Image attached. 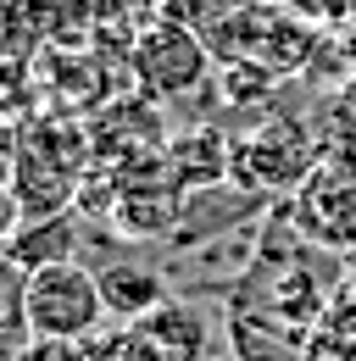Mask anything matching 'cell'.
<instances>
[{
    "label": "cell",
    "mask_w": 356,
    "mask_h": 361,
    "mask_svg": "<svg viewBox=\"0 0 356 361\" xmlns=\"http://www.w3.org/2000/svg\"><path fill=\"white\" fill-rule=\"evenodd\" d=\"M100 272V295H106V312L117 322H145L150 312L167 306V278L150 267V262H106Z\"/></svg>",
    "instance_id": "6"
},
{
    "label": "cell",
    "mask_w": 356,
    "mask_h": 361,
    "mask_svg": "<svg viewBox=\"0 0 356 361\" xmlns=\"http://www.w3.org/2000/svg\"><path fill=\"white\" fill-rule=\"evenodd\" d=\"M23 317H28V339H95L106 328V295H100V272L84 262H56L23 278Z\"/></svg>",
    "instance_id": "1"
},
{
    "label": "cell",
    "mask_w": 356,
    "mask_h": 361,
    "mask_svg": "<svg viewBox=\"0 0 356 361\" xmlns=\"http://www.w3.org/2000/svg\"><path fill=\"white\" fill-rule=\"evenodd\" d=\"M351 289H356V256H351Z\"/></svg>",
    "instance_id": "11"
},
{
    "label": "cell",
    "mask_w": 356,
    "mask_h": 361,
    "mask_svg": "<svg viewBox=\"0 0 356 361\" xmlns=\"http://www.w3.org/2000/svg\"><path fill=\"white\" fill-rule=\"evenodd\" d=\"M212 73V56L201 45V34L189 23H150L139 39H134V78L145 84L150 100H173L206 84Z\"/></svg>",
    "instance_id": "4"
},
{
    "label": "cell",
    "mask_w": 356,
    "mask_h": 361,
    "mask_svg": "<svg viewBox=\"0 0 356 361\" xmlns=\"http://www.w3.org/2000/svg\"><path fill=\"white\" fill-rule=\"evenodd\" d=\"M173 167H178V183H212L228 173V145L218 134H184L173 145Z\"/></svg>",
    "instance_id": "8"
},
{
    "label": "cell",
    "mask_w": 356,
    "mask_h": 361,
    "mask_svg": "<svg viewBox=\"0 0 356 361\" xmlns=\"http://www.w3.org/2000/svg\"><path fill=\"white\" fill-rule=\"evenodd\" d=\"M6 262L23 272L56 267V262H78V223L67 212H50V217H23L11 223L6 239Z\"/></svg>",
    "instance_id": "5"
},
{
    "label": "cell",
    "mask_w": 356,
    "mask_h": 361,
    "mask_svg": "<svg viewBox=\"0 0 356 361\" xmlns=\"http://www.w3.org/2000/svg\"><path fill=\"white\" fill-rule=\"evenodd\" d=\"M89 361H173L139 322H117V328H100L89 339Z\"/></svg>",
    "instance_id": "9"
},
{
    "label": "cell",
    "mask_w": 356,
    "mask_h": 361,
    "mask_svg": "<svg viewBox=\"0 0 356 361\" xmlns=\"http://www.w3.org/2000/svg\"><path fill=\"white\" fill-rule=\"evenodd\" d=\"M317 161H323V145L295 117L251 128L228 145V178L239 189H301L317 173Z\"/></svg>",
    "instance_id": "2"
},
{
    "label": "cell",
    "mask_w": 356,
    "mask_h": 361,
    "mask_svg": "<svg viewBox=\"0 0 356 361\" xmlns=\"http://www.w3.org/2000/svg\"><path fill=\"white\" fill-rule=\"evenodd\" d=\"M290 212L312 245L356 256V161H317V173L295 189Z\"/></svg>",
    "instance_id": "3"
},
{
    "label": "cell",
    "mask_w": 356,
    "mask_h": 361,
    "mask_svg": "<svg viewBox=\"0 0 356 361\" xmlns=\"http://www.w3.org/2000/svg\"><path fill=\"white\" fill-rule=\"evenodd\" d=\"M139 328L173 361H206L212 356V322H206V312H195V306H184V300H167L162 312H150Z\"/></svg>",
    "instance_id": "7"
},
{
    "label": "cell",
    "mask_w": 356,
    "mask_h": 361,
    "mask_svg": "<svg viewBox=\"0 0 356 361\" xmlns=\"http://www.w3.org/2000/svg\"><path fill=\"white\" fill-rule=\"evenodd\" d=\"M11 361H89V339H23Z\"/></svg>",
    "instance_id": "10"
}]
</instances>
